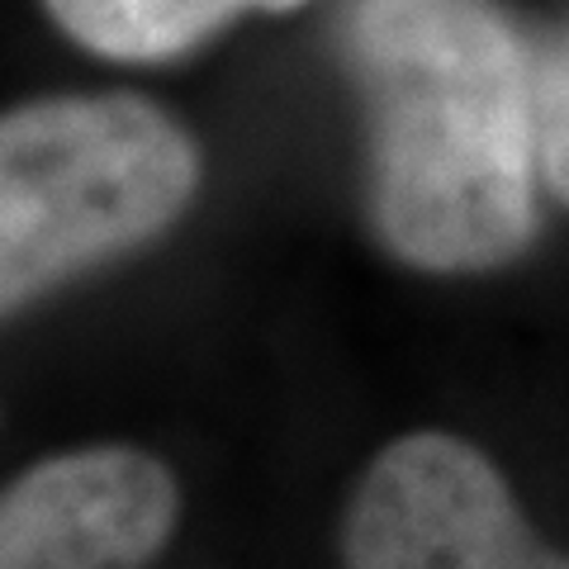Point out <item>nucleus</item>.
<instances>
[{
    "instance_id": "nucleus-1",
    "label": "nucleus",
    "mask_w": 569,
    "mask_h": 569,
    "mask_svg": "<svg viewBox=\"0 0 569 569\" xmlns=\"http://www.w3.org/2000/svg\"><path fill=\"white\" fill-rule=\"evenodd\" d=\"M366 204L413 271L475 276L541 233L537 52L498 0H347Z\"/></svg>"
},
{
    "instance_id": "nucleus-2",
    "label": "nucleus",
    "mask_w": 569,
    "mask_h": 569,
    "mask_svg": "<svg viewBox=\"0 0 569 569\" xmlns=\"http://www.w3.org/2000/svg\"><path fill=\"white\" fill-rule=\"evenodd\" d=\"M200 148L142 96H48L0 114V318L181 219Z\"/></svg>"
},
{
    "instance_id": "nucleus-3",
    "label": "nucleus",
    "mask_w": 569,
    "mask_h": 569,
    "mask_svg": "<svg viewBox=\"0 0 569 569\" xmlns=\"http://www.w3.org/2000/svg\"><path fill=\"white\" fill-rule=\"evenodd\" d=\"M347 569H569L493 460L456 432H408L370 460L342 527Z\"/></svg>"
},
{
    "instance_id": "nucleus-4",
    "label": "nucleus",
    "mask_w": 569,
    "mask_h": 569,
    "mask_svg": "<svg viewBox=\"0 0 569 569\" xmlns=\"http://www.w3.org/2000/svg\"><path fill=\"white\" fill-rule=\"evenodd\" d=\"M181 522V485L138 447L52 456L0 489V569H148Z\"/></svg>"
},
{
    "instance_id": "nucleus-5",
    "label": "nucleus",
    "mask_w": 569,
    "mask_h": 569,
    "mask_svg": "<svg viewBox=\"0 0 569 569\" xmlns=\"http://www.w3.org/2000/svg\"><path fill=\"white\" fill-rule=\"evenodd\" d=\"M67 39L110 62H167L200 48L252 10H295L305 0H43Z\"/></svg>"
},
{
    "instance_id": "nucleus-6",
    "label": "nucleus",
    "mask_w": 569,
    "mask_h": 569,
    "mask_svg": "<svg viewBox=\"0 0 569 569\" xmlns=\"http://www.w3.org/2000/svg\"><path fill=\"white\" fill-rule=\"evenodd\" d=\"M537 152L541 186L569 209V29L537 52Z\"/></svg>"
}]
</instances>
